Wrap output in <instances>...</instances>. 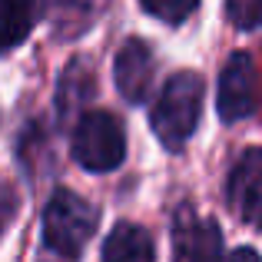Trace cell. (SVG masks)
Segmentation results:
<instances>
[{"mask_svg":"<svg viewBox=\"0 0 262 262\" xmlns=\"http://www.w3.org/2000/svg\"><path fill=\"white\" fill-rule=\"evenodd\" d=\"M100 262H156L153 239L143 226L136 223H120L113 226V232L103 243Z\"/></svg>","mask_w":262,"mask_h":262,"instance_id":"obj_8","label":"cell"},{"mask_svg":"<svg viewBox=\"0 0 262 262\" xmlns=\"http://www.w3.org/2000/svg\"><path fill=\"white\" fill-rule=\"evenodd\" d=\"M43 13V0H0V53L20 47Z\"/></svg>","mask_w":262,"mask_h":262,"instance_id":"obj_9","label":"cell"},{"mask_svg":"<svg viewBox=\"0 0 262 262\" xmlns=\"http://www.w3.org/2000/svg\"><path fill=\"white\" fill-rule=\"evenodd\" d=\"M226 262H262V259H259L256 249H236V252H229Z\"/></svg>","mask_w":262,"mask_h":262,"instance_id":"obj_13","label":"cell"},{"mask_svg":"<svg viewBox=\"0 0 262 262\" xmlns=\"http://www.w3.org/2000/svg\"><path fill=\"white\" fill-rule=\"evenodd\" d=\"M140 4L149 17L163 20V24H183L199 7V0H140Z\"/></svg>","mask_w":262,"mask_h":262,"instance_id":"obj_10","label":"cell"},{"mask_svg":"<svg viewBox=\"0 0 262 262\" xmlns=\"http://www.w3.org/2000/svg\"><path fill=\"white\" fill-rule=\"evenodd\" d=\"M223 236L212 219H199L189 206H183L173 226V262H219Z\"/></svg>","mask_w":262,"mask_h":262,"instance_id":"obj_6","label":"cell"},{"mask_svg":"<svg viewBox=\"0 0 262 262\" xmlns=\"http://www.w3.org/2000/svg\"><path fill=\"white\" fill-rule=\"evenodd\" d=\"M203 77L192 70H183L166 80L163 93L149 110V126L166 149H183L189 143L203 113Z\"/></svg>","mask_w":262,"mask_h":262,"instance_id":"obj_1","label":"cell"},{"mask_svg":"<svg viewBox=\"0 0 262 262\" xmlns=\"http://www.w3.org/2000/svg\"><path fill=\"white\" fill-rule=\"evenodd\" d=\"M96 229V209L83 196L70 189H57L43 212V243L57 256H80Z\"/></svg>","mask_w":262,"mask_h":262,"instance_id":"obj_2","label":"cell"},{"mask_svg":"<svg viewBox=\"0 0 262 262\" xmlns=\"http://www.w3.org/2000/svg\"><path fill=\"white\" fill-rule=\"evenodd\" d=\"M226 17L239 30L262 27V0H226Z\"/></svg>","mask_w":262,"mask_h":262,"instance_id":"obj_11","label":"cell"},{"mask_svg":"<svg viewBox=\"0 0 262 262\" xmlns=\"http://www.w3.org/2000/svg\"><path fill=\"white\" fill-rule=\"evenodd\" d=\"M73 160L90 173H110L123 163L126 156V136H123V123L116 116L93 110L73 129V143H70Z\"/></svg>","mask_w":262,"mask_h":262,"instance_id":"obj_3","label":"cell"},{"mask_svg":"<svg viewBox=\"0 0 262 262\" xmlns=\"http://www.w3.org/2000/svg\"><path fill=\"white\" fill-rule=\"evenodd\" d=\"M226 199L239 223L262 229V146H252L239 156L226 183Z\"/></svg>","mask_w":262,"mask_h":262,"instance_id":"obj_5","label":"cell"},{"mask_svg":"<svg viewBox=\"0 0 262 262\" xmlns=\"http://www.w3.org/2000/svg\"><path fill=\"white\" fill-rule=\"evenodd\" d=\"M17 209H20V199H17V192H13V186L0 183V236H4L7 226L13 223Z\"/></svg>","mask_w":262,"mask_h":262,"instance_id":"obj_12","label":"cell"},{"mask_svg":"<svg viewBox=\"0 0 262 262\" xmlns=\"http://www.w3.org/2000/svg\"><path fill=\"white\" fill-rule=\"evenodd\" d=\"M153 50H149L143 40H126L116 53V63H113V80H116V90L126 103H143L153 86Z\"/></svg>","mask_w":262,"mask_h":262,"instance_id":"obj_7","label":"cell"},{"mask_svg":"<svg viewBox=\"0 0 262 262\" xmlns=\"http://www.w3.org/2000/svg\"><path fill=\"white\" fill-rule=\"evenodd\" d=\"M259 103H262V80L256 70V60L249 53H232L229 63L219 73V93H216L219 116L226 123L246 120L259 110Z\"/></svg>","mask_w":262,"mask_h":262,"instance_id":"obj_4","label":"cell"}]
</instances>
